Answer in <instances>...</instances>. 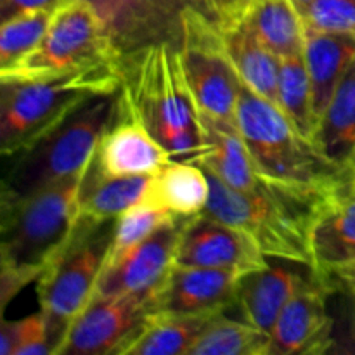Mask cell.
I'll list each match as a JSON object with an SVG mask.
<instances>
[{
  "mask_svg": "<svg viewBox=\"0 0 355 355\" xmlns=\"http://www.w3.org/2000/svg\"><path fill=\"white\" fill-rule=\"evenodd\" d=\"M85 172L16 201H0V307L33 281L64 250L80 220Z\"/></svg>",
  "mask_w": 355,
  "mask_h": 355,
  "instance_id": "obj_1",
  "label": "cell"
},
{
  "mask_svg": "<svg viewBox=\"0 0 355 355\" xmlns=\"http://www.w3.org/2000/svg\"><path fill=\"white\" fill-rule=\"evenodd\" d=\"M236 121L263 179L286 193L321 207L355 182L243 80Z\"/></svg>",
  "mask_w": 355,
  "mask_h": 355,
  "instance_id": "obj_2",
  "label": "cell"
},
{
  "mask_svg": "<svg viewBox=\"0 0 355 355\" xmlns=\"http://www.w3.org/2000/svg\"><path fill=\"white\" fill-rule=\"evenodd\" d=\"M62 2V0H61ZM103 19L118 62L155 44L224 45L252 0H85Z\"/></svg>",
  "mask_w": 355,
  "mask_h": 355,
  "instance_id": "obj_3",
  "label": "cell"
},
{
  "mask_svg": "<svg viewBox=\"0 0 355 355\" xmlns=\"http://www.w3.org/2000/svg\"><path fill=\"white\" fill-rule=\"evenodd\" d=\"M121 90L173 162L196 163L203 153V125L180 51L155 44L120 62Z\"/></svg>",
  "mask_w": 355,
  "mask_h": 355,
  "instance_id": "obj_4",
  "label": "cell"
},
{
  "mask_svg": "<svg viewBox=\"0 0 355 355\" xmlns=\"http://www.w3.org/2000/svg\"><path fill=\"white\" fill-rule=\"evenodd\" d=\"M120 87L121 69L114 62L55 78L2 83L0 151L6 158L26 151L90 99L114 96Z\"/></svg>",
  "mask_w": 355,
  "mask_h": 355,
  "instance_id": "obj_5",
  "label": "cell"
},
{
  "mask_svg": "<svg viewBox=\"0 0 355 355\" xmlns=\"http://www.w3.org/2000/svg\"><path fill=\"white\" fill-rule=\"evenodd\" d=\"M205 172L210 180L207 214L248 236L267 259L290 260L314 269L311 231L319 205L277 186L245 193Z\"/></svg>",
  "mask_w": 355,
  "mask_h": 355,
  "instance_id": "obj_6",
  "label": "cell"
},
{
  "mask_svg": "<svg viewBox=\"0 0 355 355\" xmlns=\"http://www.w3.org/2000/svg\"><path fill=\"white\" fill-rule=\"evenodd\" d=\"M116 218H80L68 245L37 281L40 312L47 324L52 355H59L69 329L92 300L107 262Z\"/></svg>",
  "mask_w": 355,
  "mask_h": 355,
  "instance_id": "obj_7",
  "label": "cell"
},
{
  "mask_svg": "<svg viewBox=\"0 0 355 355\" xmlns=\"http://www.w3.org/2000/svg\"><path fill=\"white\" fill-rule=\"evenodd\" d=\"M114 96H99L66 118L37 144L12 156L0 201H16L89 168L101 135L110 125Z\"/></svg>",
  "mask_w": 355,
  "mask_h": 355,
  "instance_id": "obj_8",
  "label": "cell"
},
{
  "mask_svg": "<svg viewBox=\"0 0 355 355\" xmlns=\"http://www.w3.org/2000/svg\"><path fill=\"white\" fill-rule=\"evenodd\" d=\"M106 62L120 66L99 14L85 0H62L37 47L0 68V83L55 78Z\"/></svg>",
  "mask_w": 355,
  "mask_h": 355,
  "instance_id": "obj_9",
  "label": "cell"
},
{
  "mask_svg": "<svg viewBox=\"0 0 355 355\" xmlns=\"http://www.w3.org/2000/svg\"><path fill=\"white\" fill-rule=\"evenodd\" d=\"M153 290L92 297L66 336L59 355H121L153 314Z\"/></svg>",
  "mask_w": 355,
  "mask_h": 355,
  "instance_id": "obj_10",
  "label": "cell"
},
{
  "mask_svg": "<svg viewBox=\"0 0 355 355\" xmlns=\"http://www.w3.org/2000/svg\"><path fill=\"white\" fill-rule=\"evenodd\" d=\"M170 162L172 155L149 132L120 87L113 116L97 142L92 166L103 175L132 177L151 175Z\"/></svg>",
  "mask_w": 355,
  "mask_h": 355,
  "instance_id": "obj_11",
  "label": "cell"
},
{
  "mask_svg": "<svg viewBox=\"0 0 355 355\" xmlns=\"http://www.w3.org/2000/svg\"><path fill=\"white\" fill-rule=\"evenodd\" d=\"M338 286L331 276L315 270L311 283L298 291L281 311L270 331L269 355H321L335 347V319L328 298Z\"/></svg>",
  "mask_w": 355,
  "mask_h": 355,
  "instance_id": "obj_12",
  "label": "cell"
},
{
  "mask_svg": "<svg viewBox=\"0 0 355 355\" xmlns=\"http://www.w3.org/2000/svg\"><path fill=\"white\" fill-rule=\"evenodd\" d=\"M175 266L236 270L246 276L269 266V259L246 234L207 211L191 217L177 246Z\"/></svg>",
  "mask_w": 355,
  "mask_h": 355,
  "instance_id": "obj_13",
  "label": "cell"
},
{
  "mask_svg": "<svg viewBox=\"0 0 355 355\" xmlns=\"http://www.w3.org/2000/svg\"><path fill=\"white\" fill-rule=\"evenodd\" d=\"M189 220L191 217H177L172 222H166L144 241L106 263L97 281L94 297L139 293L159 284L173 266L180 236Z\"/></svg>",
  "mask_w": 355,
  "mask_h": 355,
  "instance_id": "obj_14",
  "label": "cell"
},
{
  "mask_svg": "<svg viewBox=\"0 0 355 355\" xmlns=\"http://www.w3.org/2000/svg\"><path fill=\"white\" fill-rule=\"evenodd\" d=\"M241 274L173 263L153 290V314H203L234 307Z\"/></svg>",
  "mask_w": 355,
  "mask_h": 355,
  "instance_id": "obj_15",
  "label": "cell"
},
{
  "mask_svg": "<svg viewBox=\"0 0 355 355\" xmlns=\"http://www.w3.org/2000/svg\"><path fill=\"white\" fill-rule=\"evenodd\" d=\"M314 274L312 267L290 260L269 262L266 269L246 274L239 281L234 302L239 318L270 335L284 305L311 283Z\"/></svg>",
  "mask_w": 355,
  "mask_h": 355,
  "instance_id": "obj_16",
  "label": "cell"
},
{
  "mask_svg": "<svg viewBox=\"0 0 355 355\" xmlns=\"http://www.w3.org/2000/svg\"><path fill=\"white\" fill-rule=\"evenodd\" d=\"M184 71L198 107L217 120L236 121L241 78L224 45L189 44L180 51Z\"/></svg>",
  "mask_w": 355,
  "mask_h": 355,
  "instance_id": "obj_17",
  "label": "cell"
},
{
  "mask_svg": "<svg viewBox=\"0 0 355 355\" xmlns=\"http://www.w3.org/2000/svg\"><path fill=\"white\" fill-rule=\"evenodd\" d=\"M201 125L203 153L198 158L196 165L217 175L227 186L245 193H255L274 186L267 182L257 168L238 123L217 120L201 113Z\"/></svg>",
  "mask_w": 355,
  "mask_h": 355,
  "instance_id": "obj_18",
  "label": "cell"
},
{
  "mask_svg": "<svg viewBox=\"0 0 355 355\" xmlns=\"http://www.w3.org/2000/svg\"><path fill=\"white\" fill-rule=\"evenodd\" d=\"M304 58L312 83L314 116L319 123L355 59V33L315 30L305 24Z\"/></svg>",
  "mask_w": 355,
  "mask_h": 355,
  "instance_id": "obj_19",
  "label": "cell"
},
{
  "mask_svg": "<svg viewBox=\"0 0 355 355\" xmlns=\"http://www.w3.org/2000/svg\"><path fill=\"white\" fill-rule=\"evenodd\" d=\"M314 270L331 276L355 257V182L315 211L311 231Z\"/></svg>",
  "mask_w": 355,
  "mask_h": 355,
  "instance_id": "obj_20",
  "label": "cell"
},
{
  "mask_svg": "<svg viewBox=\"0 0 355 355\" xmlns=\"http://www.w3.org/2000/svg\"><path fill=\"white\" fill-rule=\"evenodd\" d=\"M210 180L203 166L189 162H170L149 175L142 201L177 217H193L207 208Z\"/></svg>",
  "mask_w": 355,
  "mask_h": 355,
  "instance_id": "obj_21",
  "label": "cell"
},
{
  "mask_svg": "<svg viewBox=\"0 0 355 355\" xmlns=\"http://www.w3.org/2000/svg\"><path fill=\"white\" fill-rule=\"evenodd\" d=\"M314 144L355 180V59L319 120Z\"/></svg>",
  "mask_w": 355,
  "mask_h": 355,
  "instance_id": "obj_22",
  "label": "cell"
},
{
  "mask_svg": "<svg viewBox=\"0 0 355 355\" xmlns=\"http://www.w3.org/2000/svg\"><path fill=\"white\" fill-rule=\"evenodd\" d=\"M225 311L203 314H149L139 335L121 355H189L211 319Z\"/></svg>",
  "mask_w": 355,
  "mask_h": 355,
  "instance_id": "obj_23",
  "label": "cell"
},
{
  "mask_svg": "<svg viewBox=\"0 0 355 355\" xmlns=\"http://www.w3.org/2000/svg\"><path fill=\"white\" fill-rule=\"evenodd\" d=\"M224 51L243 82L255 94L279 107V58L257 38L246 19L224 35Z\"/></svg>",
  "mask_w": 355,
  "mask_h": 355,
  "instance_id": "obj_24",
  "label": "cell"
},
{
  "mask_svg": "<svg viewBox=\"0 0 355 355\" xmlns=\"http://www.w3.org/2000/svg\"><path fill=\"white\" fill-rule=\"evenodd\" d=\"M149 175L110 177L97 172L90 162L80 196V218L113 220L141 203L148 189Z\"/></svg>",
  "mask_w": 355,
  "mask_h": 355,
  "instance_id": "obj_25",
  "label": "cell"
},
{
  "mask_svg": "<svg viewBox=\"0 0 355 355\" xmlns=\"http://www.w3.org/2000/svg\"><path fill=\"white\" fill-rule=\"evenodd\" d=\"M245 19L277 58L304 52L305 21L295 0H252Z\"/></svg>",
  "mask_w": 355,
  "mask_h": 355,
  "instance_id": "obj_26",
  "label": "cell"
},
{
  "mask_svg": "<svg viewBox=\"0 0 355 355\" xmlns=\"http://www.w3.org/2000/svg\"><path fill=\"white\" fill-rule=\"evenodd\" d=\"M277 94H279V106L284 116L295 125V128L302 135L314 142L318 121L314 116L312 83L304 52L279 58Z\"/></svg>",
  "mask_w": 355,
  "mask_h": 355,
  "instance_id": "obj_27",
  "label": "cell"
},
{
  "mask_svg": "<svg viewBox=\"0 0 355 355\" xmlns=\"http://www.w3.org/2000/svg\"><path fill=\"white\" fill-rule=\"evenodd\" d=\"M270 335L225 312L211 319L189 355H269Z\"/></svg>",
  "mask_w": 355,
  "mask_h": 355,
  "instance_id": "obj_28",
  "label": "cell"
},
{
  "mask_svg": "<svg viewBox=\"0 0 355 355\" xmlns=\"http://www.w3.org/2000/svg\"><path fill=\"white\" fill-rule=\"evenodd\" d=\"M54 9L23 10L2 21L0 30V68L12 64L35 49L51 24Z\"/></svg>",
  "mask_w": 355,
  "mask_h": 355,
  "instance_id": "obj_29",
  "label": "cell"
},
{
  "mask_svg": "<svg viewBox=\"0 0 355 355\" xmlns=\"http://www.w3.org/2000/svg\"><path fill=\"white\" fill-rule=\"evenodd\" d=\"M173 218H177V215L151 207V205L144 203V201L128 208L125 214H121L116 218L113 243H111L106 263L113 262L114 259H118L125 252L134 248L135 245L144 241L156 229L165 225L166 222H172Z\"/></svg>",
  "mask_w": 355,
  "mask_h": 355,
  "instance_id": "obj_30",
  "label": "cell"
},
{
  "mask_svg": "<svg viewBox=\"0 0 355 355\" xmlns=\"http://www.w3.org/2000/svg\"><path fill=\"white\" fill-rule=\"evenodd\" d=\"M0 355H52L42 312L17 321L3 319L0 324Z\"/></svg>",
  "mask_w": 355,
  "mask_h": 355,
  "instance_id": "obj_31",
  "label": "cell"
},
{
  "mask_svg": "<svg viewBox=\"0 0 355 355\" xmlns=\"http://www.w3.org/2000/svg\"><path fill=\"white\" fill-rule=\"evenodd\" d=\"M302 17L315 30L355 33V0H312Z\"/></svg>",
  "mask_w": 355,
  "mask_h": 355,
  "instance_id": "obj_32",
  "label": "cell"
},
{
  "mask_svg": "<svg viewBox=\"0 0 355 355\" xmlns=\"http://www.w3.org/2000/svg\"><path fill=\"white\" fill-rule=\"evenodd\" d=\"M61 0H0V23L23 10L55 9Z\"/></svg>",
  "mask_w": 355,
  "mask_h": 355,
  "instance_id": "obj_33",
  "label": "cell"
},
{
  "mask_svg": "<svg viewBox=\"0 0 355 355\" xmlns=\"http://www.w3.org/2000/svg\"><path fill=\"white\" fill-rule=\"evenodd\" d=\"M331 277L338 290L345 291L350 297H355V257L343 266L336 267L331 272Z\"/></svg>",
  "mask_w": 355,
  "mask_h": 355,
  "instance_id": "obj_34",
  "label": "cell"
},
{
  "mask_svg": "<svg viewBox=\"0 0 355 355\" xmlns=\"http://www.w3.org/2000/svg\"><path fill=\"white\" fill-rule=\"evenodd\" d=\"M311 2H312V0H295V3H297V7H298V10H300V12H304V10L307 9V6Z\"/></svg>",
  "mask_w": 355,
  "mask_h": 355,
  "instance_id": "obj_35",
  "label": "cell"
}]
</instances>
